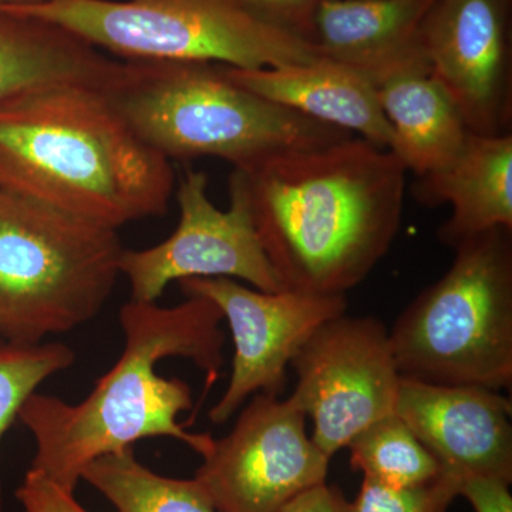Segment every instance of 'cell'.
<instances>
[{"label":"cell","instance_id":"1","mask_svg":"<svg viewBox=\"0 0 512 512\" xmlns=\"http://www.w3.org/2000/svg\"><path fill=\"white\" fill-rule=\"evenodd\" d=\"M234 170L259 242L286 289L346 295L399 232L406 167L362 138Z\"/></svg>","mask_w":512,"mask_h":512},{"label":"cell","instance_id":"2","mask_svg":"<svg viewBox=\"0 0 512 512\" xmlns=\"http://www.w3.org/2000/svg\"><path fill=\"white\" fill-rule=\"evenodd\" d=\"M222 320L220 308L201 296H187L168 308L157 302L123 305V352L83 402L36 392L23 404L19 421L36 446L30 468L74 493L84 468L96 458L150 437L180 440L208 456L214 437L190 433L178 423L192 407L190 386L165 379L156 367L167 357L190 359L207 375L205 390L210 389L225 365Z\"/></svg>","mask_w":512,"mask_h":512},{"label":"cell","instance_id":"3","mask_svg":"<svg viewBox=\"0 0 512 512\" xmlns=\"http://www.w3.org/2000/svg\"><path fill=\"white\" fill-rule=\"evenodd\" d=\"M171 161L100 87L59 84L0 103V191L119 229L168 210Z\"/></svg>","mask_w":512,"mask_h":512},{"label":"cell","instance_id":"4","mask_svg":"<svg viewBox=\"0 0 512 512\" xmlns=\"http://www.w3.org/2000/svg\"><path fill=\"white\" fill-rule=\"evenodd\" d=\"M101 92L168 161L215 157L244 170L353 137L249 92L222 64L119 60Z\"/></svg>","mask_w":512,"mask_h":512},{"label":"cell","instance_id":"5","mask_svg":"<svg viewBox=\"0 0 512 512\" xmlns=\"http://www.w3.org/2000/svg\"><path fill=\"white\" fill-rule=\"evenodd\" d=\"M450 269L389 330L400 376L444 386L511 389L512 228L454 248Z\"/></svg>","mask_w":512,"mask_h":512},{"label":"cell","instance_id":"6","mask_svg":"<svg viewBox=\"0 0 512 512\" xmlns=\"http://www.w3.org/2000/svg\"><path fill=\"white\" fill-rule=\"evenodd\" d=\"M123 252L117 229L0 191V339L39 345L96 318Z\"/></svg>","mask_w":512,"mask_h":512},{"label":"cell","instance_id":"7","mask_svg":"<svg viewBox=\"0 0 512 512\" xmlns=\"http://www.w3.org/2000/svg\"><path fill=\"white\" fill-rule=\"evenodd\" d=\"M0 10L52 23L121 60L272 69L319 57L238 0H40Z\"/></svg>","mask_w":512,"mask_h":512},{"label":"cell","instance_id":"8","mask_svg":"<svg viewBox=\"0 0 512 512\" xmlns=\"http://www.w3.org/2000/svg\"><path fill=\"white\" fill-rule=\"evenodd\" d=\"M291 394L313 420V443L329 458L370 424L393 414L400 376L389 330L373 316L328 320L293 356Z\"/></svg>","mask_w":512,"mask_h":512},{"label":"cell","instance_id":"9","mask_svg":"<svg viewBox=\"0 0 512 512\" xmlns=\"http://www.w3.org/2000/svg\"><path fill=\"white\" fill-rule=\"evenodd\" d=\"M180 221L156 247L124 249L120 272L134 302H157L171 282L190 278H231L262 292L286 286L266 256L249 214L237 171L229 177V208L218 210L208 195V178L188 168L177 190Z\"/></svg>","mask_w":512,"mask_h":512},{"label":"cell","instance_id":"10","mask_svg":"<svg viewBox=\"0 0 512 512\" xmlns=\"http://www.w3.org/2000/svg\"><path fill=\"white\" fill-rule=\"evenodd\" d=\"M306 419L291 396H252L195 473L218 512H281L326 483L330 458L313 443Z\"/></svg>","mask_w":512,"mask_h":512},{"label":"cell","instance_id":"11","mask_svg":"<svg viewBox=\"0 0 512 512\" xmlns=\"http://www.w3.org/2000/svg\"><path fill=\"white\" fill-rule=\"evenodd\" d=\"M178 285L185 296L214 302L234 340L227 389L208 414L214 424L227 423L255 394L284 392L286 369L303 343L323 323L348 312L346 295L262 292L231 278H190Z\"/></svg>","mask_w":512,"mask_h":512},{"label":"cell","instance_id":"12","mask_svg":"<svg viewBox=\"0 0 512 512\" xmlns=\"http://www.w3.org/2000/svg\"><path fill=\"white\" fill-rule=\"evenodd\" d=\"M511 0H436L423 25L430 74L468 130L511 133Z\"/></svg>","mask_w":512,"mask_h":512},{"label":"cell","instance_id":"13","mask_svg":"<svg viewBox=\"0 0 512 512\" xmlns=\"http://www.w3.org/2000/svg\"><path fill=\"white\" fill-rule=\"evenodd\" d=\"M511 400L480 386L400 380L394 413L409 426L441 473L466 481H512Z\"/></svg>","mask_w":512,"mask_h":512},{"label":"cell","instance_id":"14","mask_svg":"<svg viewBox=\"0 0 512 512\" xmlns=\"http://www.w3.org/2000/svg\"><path fill=\"white\" fill-rule=\"evenodd\" d=\"M436 0H326L313 20L319 56L353 67L377 86L430 74L423 25Z\"/></svg>","mask_w":512,"mask_h":512},{"label":"cell","instance_id":"15","mask_svg":"<svg viewBox=\"0 0 512 512\" xmlns=\"http://www.w3.org/2000/svg\"><path fill=\"white\" fill-rule=\"evenodd\" d=\"M222 69L232 82L286 110L357 134L383 150L392 144L376 84L353 67L319 56L312 62L272 69L224 64Z\"/></svg>","mask_w":512,"mask_h":512},{"label":"cell","instance_id":"16","mask_svg":"<svg viewBox=\"0 0 512 512\" xmlns=\"http://www.w3.org/2000/svg\"><path fill=\"white\" fill-rule=\"evenodd\" d=\"M412 192L426 207L451 205L439 239L453 249L490 229L512 228V134L470 133L460 153L421 175Z\"/></svg>","mask_w":512,"mask_h":512},{"label":"cell","instance_id":"17","mask_svg":"<svg viewBox=\"0 0 512 512\" xmlns=\"http://www.w3.org/2000/svg\"><path fill=\"white\" fill-rule=\"evenodd\" d=\"M117 62L59 26L0 10V103L59 84L101 89Z\"/></svg>","mask_w":512,"mask_h":512},{"label":"cell","instance_id":"18","mask_svg":"<svg viewBox=\"0 0 512 512\" xmlns=\"http://www.w3.org/2000/svg\"><path fill=\"white\" fill-rule=\"evenodd\" d=\"M392 130L389 150L417 177L433 173L460 153L471 131L443 86L431 74H407L377 86Z\"/></svg>","mask_w":512,"mask_h":512},{"label":"cell","instance_id":"19","mask_svg":"<svg viewBox=\"0 0 512 512\" xmlns=\"http://www.w3.org/2000/svg\"><path fill=\"white\" fill-rule=\"evenodd\" d=\"M117 512H218L195 478L160 476L141 464L133 448L92 461L82 474Z\"/></svg>","mask_w":512,"mask_h":512},{"label":"cell","instance_id":"20","mask_svg":"<svg viewBox=\"0 0 512 512\" xmlns=\"http://www.w3.org/2000/svg\"><path fill=\"white\" fill-rule=\"evenodd\" d=\"M348 448L353 470L389 487H413L441 474L436 458L396 413L370 424Z\"/></svg>","mask_w":512,"mask_h":512},{"label":"cell","instance_id":"21","mask_svg":"<svg viewBox=\"0 0 512 512\" xmlns=\"http://www.w3.org/2000/svg\"><path fill=\"white\" fill-rule=\"evenodd\" d=\"M73 363V350L62 343L18 345L0 339V443L9 427L19 420L23 404L37 392V387ZM3 511L0 481V512Z\"/></svg>","mask_w":512,"mask_h":512},{"label":"cell","instance_id":"22","mask_svg":"<svg viewBox=\"0 0 512 512\" xmlns=\"http://www.w3.org/2000/svg\"><path fill=\"white\" fill-rule=\"evenodd\" d=\"M461 481L441 473L439 477L413 487H389L363 478L352 504V512H447L460 497Z\"/></svg>","mask_w":512,"mask_h":512},{"label":"cell","instance_id":"23","mask_svg":"<svg viewBox=\"0 0 512 512\" xmlns=\"http://www.w3.org/2000/svg\"><path fill=\"white\" fill-rule=\"evenodd\" d=\"M238 2L268 22L311 43L313 20L320 5L326 0H238Z\"/></svg>","mask_w":512,"mask_h":512},{"label":"cell","instance_id":"24","mask_svg":"<svg viewBox=\"0 0 512 512\" xmlns=\"http://www.w3.org/2000/svg\"><path fill=\"white\" fill-rule=\"evenodd\" d=\"M16 498L23 512H87L72 491L64 490L32 468L16 490Z\"/></svg>","mask_w":512,"mask_h":512},{"label":"cell","instance_id":"25","mask_svg":"<svg viewBox=\"0 0 512 512\" xmlns=\"http://www.w3.org/2000/svg\"><path fill=\"white\" fill-rule=\"evenodd\" d=\"M460 495L476 512H512L510 483L501 478H467L461 484Z\"/></svg>","mask_w":512,"mask_h":512},{"label":"cell","instance_id":"26","mask_svg":"<svg viewBox=\"0 0 512 512\" xmlns=\"http://www.w3.org/2000/svg\"><path fill=\"white\" fill-rule=\"evenodd\" d=\"M281 512H352V504L338 487L323 483L296 497Z\"/></svg>","mask_w":512,"mask_h":512},{"label":"cell","instance_id":"27","mask_svg":"<svg viewBox=\"0 0 512 512\" xmlns=\"http://www.w3.org/2000/svg\"><path fill=\"white\" fill-rule=\"evenodd\" d=\"M40 2V0H0V8H12V6H26L32 3Z\"/></svg>","mask_w":512,"mask_h":512}]
</instances>
